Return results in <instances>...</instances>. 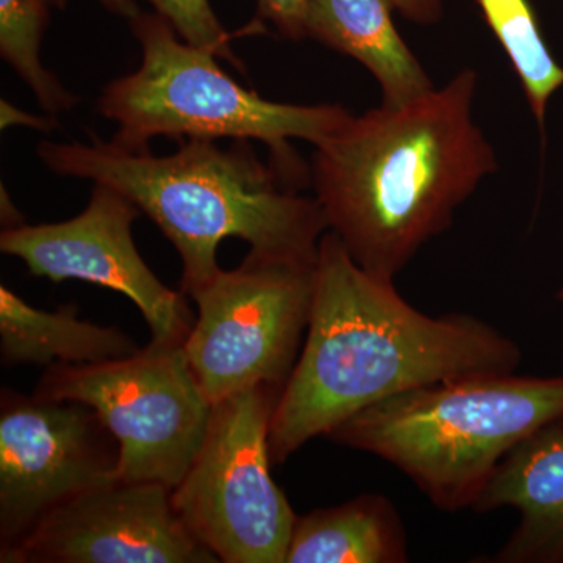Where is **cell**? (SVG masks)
<instances>
[{
    "label": "cell",
    "mask_w": 563,
    "mask_h": 563,
    "mask_svg": "<svg viewBox=\"0 0 563 563\" xmlns=\"http://www.w3.org/2000/svg\"><path fill=\"white\" fill-rule=\"evenodd\" d=\"M521 351L470 314L428 317L363 269L335 233L318 247L307 340L269 426L274 463L374 404L474 374L514 373Z\"/></svg>",
    "instance_id": "cell-1"
},
{
    "label": "cell",
    "mask_w": 563,
    "mask_h": 563,
    "mask_svg": "<svg viewBox=\"0 0 563 563\" xmlns=\"http://www.w3.org/2000/svg\"><path fill=\"white\" fill-rule=\"evenodd\" d=\"M476 91V70L462 69L412 102L351 114L314 146V199L366 272L395 279L498 169L474 121Z\"/></svg>",
    "instance_id": "cell-2"
},
{
    "label": "cell",
    "mask_w": 563,
    "mask_h": 563,
    "mask_svg": "<svg viewBox=\"0 0 563 563\" xmlns=\"http://www.w3.org/2000/svg\"><path fill=\"white\" fill-rule=\"evenodd\" d=\"M49 172L113 188L150 217L179 252L181 292L190 296L221 272L217 252L240 239L258 254L317 258L328 222L317 199L290 187L279 166L266 165L250 141L220 147L185 140L179 151L155 157L129 152L91 135V143L38 146Z\"/></svg>",
    "instance_id": "cell-3"
},
{
    "label": "cell",
    "mask_w": 563,
    "mask_h": 563,
    "mask_svg": "<svg viewBox=\"0 0 563 563\" xmlns=\"http://www.w3.org/2000/svg\"><path fill=\"white\" fill-rule=\"evenodd\" d=\"M563 422V377L474 374L355 413L329 439L398 466L439 509H466L510 451Z\"/></svg>",
    "instance_id": "cell-4"
},
{
    "label": "cell",
    "mask_w": 563,
    "mask_h": 563,
    "mask_svg": "<svg viewBox=\"0 0 563 563\" xmlns=\"http://www.w3.org/2000/svg\"><path fill=\"white\" fill-rule=\"evenodd\" d=\"M141 46L139 69L111 81L99 113L117 124L110 143L129 152L150 151L155 136L181 140L261 141L287 174H298L290 141L318 146L351 117L336 103L296 106L263 99L232 79L213 52L192 46L161 14L131 20Z\"/></svg>",
    "instance_id": "cell-5"
},
{
    "label": "cell",
    "mask_w": 563,
    "mask_h": 563,
    "mask_svg": "<svg viewBox=\"0 0 563 563\" xmlns=\"http://www.w3.org/2000/svg\"><path fill=\"white\" fill-rule=\"evenodd\" d=\"M282 388L257 385L213 404L209 431L174 509L225 563H285L296 517L272 476L269 426Z\"/></svg>",
    "instance_id": "cell-6"
},
{
    "label": "cell",
    "mask_w": 563,
    "mask_h": 563,
    "mask_svg": "<svg viewBox=\"0 0 563 563\" xmlns=\"http://www.w3.org/2000/svg\"><path fill=\"white\" fill-rule=\"evenodd\" d=\"M317 261L251 251L191 292L199 314L184 350L211 404L257 385L284 388L309 325Z\"/></svg>",
    "instance_id": "cell-7"
},
{
    "label": "cell",
    "mask_w": 563,
    "mask_h": 563,
    "mask_svg": "<svg viewBox=\"0 0 563 563\" xmlns=\"http://www.w3.org/2000/svg\"><path fill=\"white\" fill-rule=\"evenodd\" d=\"M36 395L88 404L120 446V479L181 483L209 431L213 404L180 346L92 365L49 366Z\"/></svg>",
    "instance_id": "cell-8"
},
{
    "label": "cell",
    "mask_w": 563,
    "mask_h": 563,
    "mask_svg": "<svg viewBox=\"0 0 563 563\" xmlns=\"http://www.w3.org/2000/svg\"><path fill=\"white\" fill-rule=\"evenodd\" d=\"M120 479V446L88 404L2 391L0 558L81 493Z\"/></svg>",
    "instance_id": "cell-9"
},
{
    "label": "cell",
    "mask_w": 563,
    "mask_h": 563,
    "mask_svg": "<svg viewBox=\"0 0 563 563\" xmlns=\"http://www.w3.org/2000/svg\"><path fill=\"white\" fill-rule=\"evenodd\" d=\"M140 214L121 192L95 184L90 202L73 220L3 229L0 251L24 262L33 276L88 282L124 295L150 325L151 344L180 346L195 324L187 295L166 287L141 257L132 233Z\"/></svg>",
    "instance_id": "cell-10"
},
{
    "label": "cell",
    "mask_w": 563,
    "mask_h": 563,
    "mask_svg": "<svg viewBox=\"0 0 563 563\" xmlns=\"http://www.w3.org/2000/svg\"><path fill=\"white\" fill-rule=\"evenodd\" d=\"M3 563H217L162 484L113 483L47 515Z\"/></svg>",
    "instance_id": "cell-11"
},
{
    "label": "cell",
    "mask_w": 563,
    "mask_h": 563,
    "mask_svg": "<svg viewBox=\"0 0 563 563\" xmlns=\"http://www.w3.org/2000/svg\"><path fill=\"white\" fill-rule=\"evenodd\" d=\"M503 507L517 510L520 523L492 562L563 563V422L510 451L473 509Z\"/></svg>",
    "instance_id": "cell-12"
},
{
    "label": "cell",
    "mask_w": 563,
    "mask_h": 563,
    "mask_svg": "<svg viewBox=\"0 0 563 563\" xmlns=\"http://www.w3.org/2000/svg\"><path fill=\"white\" fill-rule=\"evenodd\" d=\"M393 11L391 0H310L306 35L361 63L379 84L383 106L399 107L435 87Z\"/></svg>",
    "instance_id": "cell-13"
},
{
    "label": "cell",
    "mask_w": 563,
    "mask_h": 563,
    "mask_svg": "<svg viewBox=\"0 0 563 563\" xmlns=\"http://www.w3.org/2000/svg\"><path fill=\"white\" fill-rule=\"evenodd\" d=\"M140 347L125 333L79 320L74 306L36 309L0 287V352L7 365H92L132 357Z\"/></svg>",
    "instance_id": "cell-14"
},
{
    "label": "cell",
    "mask_w": 563,
    "mask_h": 563,
    "mask_svg": "<svg viewBox=\"0 0 563 563\" xmlns=\"http://www.w3.org/2000/svg\"><path fill=\"white\" fill-rule=\"evenodd\" d=\"M407 540L398 512L380 495L318 509L296 520L285 563H401Z\"/></svg>",
    "instance_id": "cell-15"
},
{
    "label": "cell",
    "mask_w": 563,
    "mask_h": 563,
    "mask_svg": "<svg viewBox=\"0 0 563 563\" xmlns=\"http://www.w3.org/2000/svg\"><path fill=\"white\" fill-rule=\"evenodd\" d=\"M485 22L501 44L520 79L540 131L548 103L563 87V68L554 60L529 0H477Z\"/></svg>",
    "instance_id": "cell-16"
},
{
    "label": "cell",
    "mask_w": 563,
    "mask_h": 563,
    "mask_svg": "<svg viewBox=\"0 0 563 563\" xmlns=\"http://www.w3.org/2000/svg\"><path fill=\"white\" fill-rule=\"evenodd\" d=\"M47 0H0V55L52 117L74 109L79 98L44 68L41 44L49 20Z\"/></svg>",
    "instance_id": "cell-17"
},
{
    "label": "cell",
    "mask_w": 563,
    "mask_h": 563,
    "mask_svg": "<svg viewBox=\"0 0 563 563\" xmlns=\"http://www.w3.org/2000/svg\"><path fill=\"white\" fill-rule=\"evenodd\" d=\"M155 13L173 25L181 40L213 52L218 58L231 63L244 73L243 62L232 47V35L222 27L210 0H147Z\"/></svg>",
    "instance_id": "cell-18"
},
{
    "label": "cell",
    "mask_w": 563,
    "mask_h": 563,
    "mask_svg": "<svg viewBox=\"0 0 563 563\" xmlns=\"http://www.w3.org/2000/svg\"><path fill=\"white\" fill-rule=\"evenodd\" d=\"M310 0H257L258 20L268 21L285 40H306Z\"/></svg>",
    "instance_id": "cell-19"
},
{
    "label": "cell",
    "mask_w": 563,
    "mask_h": 563,
    "mask_svg": "<svg viewBox=\"0 0 563 563\" xmlns=\"http://www.w3.org/2000/svg\"><path fill=\"white\" fill-rule=\"evenodd\" d=\"M0 125H2L3 131L13 128V125H20V128L24 125V128L32 129V131L49 133L57 129L58 122L57 118L52 117V114L36 117V114L18 109L9 101H2L0 102Z\"/></svg>",
    "instance_id": "cell-20"
},
{
    "label": "cell",
    "mask_w": 563,
    "mask_h": 563,
    "mask_svg": "<svg viewBox=\"0 0 563 563\" xmlns=\"http://www.w3.org/2000/svg\"><path fill=\"white\" fill-rule=\"evenodd\" d=\"M391 3L404 20L415 24H435L443 14V0H391Z\"/></svg>",
    "instance_id": "cell-21"
},
{
    "label": "cell",
    "mask_w": 563,
    "mask_h": 563,
    "mask_svg": "<svg viewBox=\"0 0 563 563\" xmlns=\"http://www.w3.org/2000/svg\"><path fill=\"white\" fill-rule=\"evenodd\" d=\"M51 7H58L63 9L68 0H47ZM103 9L109 10L110 13L117 14V16L125 18V20H133L141 13L139 5L135 0H98Z\"/></svg>",
    "instance_id": "cell-22"
},
{
    "label": "cell",
    "mask_w": 563,
    "mask_h": 563,
    "mask_svg": "<svg viewBox=\"0 0 563 563\" xmlns=\"http://www.w3.org/2000/svg\"><path fill=\"white\" fill-rule=\"evenodd\" d=\"M2 222L3 229L18 228V225L24 224L20 211L14 209L13 202L10 201L5 190H2Z\"/></svg>",
    "instance_id": "cell-23"
},
{
    "label": "cell",
    "mask_w": 563,
    "mask_h": 563,
    "mask_svg": "<svg viewBox=\"0 0 563 563\" xmlns=\"http://www.w3.org/2000/svg\"><path fill=\"white\" fill-rule=\"evenodd\" d=\"M559 299H562V301H563V290H561V292H559Z\"/></svg>",
    "instance_id": "cell-24"
}]
</instances>
